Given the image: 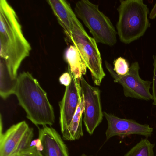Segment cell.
Masks as SVG:
<instances>
[{
    "label": "cell",
    "instance_id": "obj_1",
    "mask_svg": "<svg viewBox=\"0 0 156 156\" xmlns=\"http://www.w3.org/2000/svg\"><path fill=\"white\" fill-rule=\"evenodd\" d=\"M31 50L16 12L7 1L1 0L0 58L6 62L12 79H17L18 70Z\"/></svg>",
    "mask_w": 156,
    "mask_h": 156
},
{
    "label": "cell",
    "instance_id": "obj_2",
    "mask_svg": "<svg viewBox=\"0 0 156 156\" xmlns=\"http://www.w3.org/2000/svg\"><path fill=\"white\" fill-rule=\"evenodd\" d=\"M14 94L33 124L36 126H51L54 124V110L47 93L31 74L23 72L19 75Z\"/></svg>",
    "mask_w": 156,
    "mask_h": 156
},
{
    "label": "cell",
    "instance_id": "obj_3",
    "mask_svg": "<svg viewBox=\"0 0 156 156\" xmlns=\"http://www.w3.org/2000/svg\"><path fill=\"white\" fill-rule=\"evenodd\" d=\"M117 9V34L121 42L129 44L142 37L150 27L147 6L142 0H120Z\"/></svg>",
    "mask_w": 156,
    "mask_h": 156
},
{
    "label": "cell",
    "instance_id": "obj_4",
    "mask_svg": "<svg viewBox=\"0 0 156 156\" xmlns=\"http://www.w3.org/2000/svg\"><path fill=\"white\" fill-rule=\"evenodd\" d=\"M74 11L97 43L110 46L116 44L117 32L110 19L99 10L98 5L88 0H81L76 2Z\"/></svg>",
    "mask_w": 156,
    "mask_h": 156
},
{
    "label": "cell",
    "instance_id": "obj_5",
    "mask_svg": "<svg viewBox=\"0 0 156 156\" xmlns=\"http://www.w3.org/2000/svg\"><path fill=\"white\" fill-rule=\"evenodd\" d=\"M67 41L78 50L91 73L94 83L98 86H100L106 74L103 69L97 43L88 35L77 18L75 21L71 37Z\"/></svg>",
    "mask_w": 156,
    "mask_h": 156
},
{
    "label": "cell",
    "instance_id": "obj_6",
    "mask_svg": "<svg viewBox=\"0 0 156 156\" xmlns=\"http://www.w3.org/2000/svg\"><path fill=\"white\" fill-rule=\"evenodd\" d=\"M105 65L114 82L122 86L126 97L146 101L153 100L152 94L150 92L152 82L143 80L140 76V66L138 62L132 63L128 73L123 76L117 75L114 72L113 66L108 62L105 61Z\"/></svg>",
    "mask_w": 156,
    "mask_h": 156
},
{
    "label": "cell",
    "instance_id": "obj_7",
    "mask_svg": "<svg viewBox=\"0 0 156 156\" xmlns=\"http://www.w3.org/2000/svg\"><path fill=\"white\" fill-rule=\"evenodd\" d=\"M34 129L26 121L12 126L4 133L1 132L0 156L20 155L31 146Z\"/></svg>",
    "mask_w": 156,
    "mask_h": 156
},
{
    "label": "cell",
    "instance_id": "obj_8",
    "mask_svg": "<svg viewBox=\"0 0 156 156\" xmlns=\"http://www.w3.org/2000/svg\"><path fill=\"white\" fill-rule=\"evenodd\" d=\"M80 83L83 102V121L86 131L92 135L101 124L104 116L101 104V91L98 87L89 84L83 76L80 79Z\"/></svg>",
    "mask_w": 156,
    "mask_h": 156
},
{
    "label": "cell",
    "instance_id": "obj_9",
    "mask_svg": "<svg viewBox=\"0 0 156 156\" xmlns=\"http://www.w3.org/2000/svg\"><path fill=\"white\" fill-rule=\"evenodd\" d=\"M104 115L108 123L105 132L106 140L115 136L125 138L131 135L147 138L153 133V128L147 124H140L133 119L121 118L106 112H104Z\"/></svg>",
    "mask_w": 156,
    "mask_h": 156
},
{
    "label": "cell",
    "instance_id": "obj_10",
    "mask_svg": "<svg viewBox=\"0 0 156 156\" xmlns=\"http://www.w3.org/2000/svg\"><path fill=\"white\" fill-rule=\"evenodd\" d=\"M72 76V83L69 86L66 87L63 97L59 104L60 125L62 133L71 124L82 95L80 80L76 79L73 76Z\"/></svg>",
    "mask_w": 156,
    "mask_h": 156
},
{
    "label": "cell",
    "instance_id": "obj_11",
    "mask_svg": "<svg viewBox=\"0 0 156 156\" xmlns=\"http://www.w3.org/2000/svg\"><path fill=\"white\" fill-rule=\"evenodd\" d=\"M39 141L44 156H69L68 148L61 135L47 126L39 129Z\"/></svg>",
    "mask_w": 156,
    "mask_h": 156
},
{
    "label": "cell",
    "instance_id": "obj_12",
    "mask_svg": "<svg viewBox=\"0 0 156 156\" xmlns=\"http://www.w3.org/2000/svg\"><path fill=\"white\" fill-rule=\"evenodd\" d=\"M47 2L56 16L59 24L62 27L66 40H68L72 34L75 21L77 18L75 13L66 1L48 0Z\"/></svg>",
    "mask_w": 156,
    "mask_h": 156
},
{
    "label": "cell",
    "instance_id": "obj_13",
    "mask_svg": "<svg viewBox=\"0 0 156 156\" xmlns=\"http://www.w3.org/2000/svg\"><path fill=\"white\" fill-rule=\"evenodd\" d=\"M64 59L68 64V72L76 79L80 80L85 75L87 67L74 45H70L66 49Z\"/></svg>",
    "mask_w": 156,
    "mask_h": 156
},
{
    "label": "cell",
    "instance_id": "obj_14",
    "mask_svg": "<svg viewBox=\"0 0 156 156\" xmlns=\"http://www.w3.org/2000/svg\"><path fill=\"white\" fill-rule=\"evenodd\" d=\"M83 96L82 95L79 106L72 119L71 124L62 133L64 140L74 141L79 140L83 136Z\"/></svg>",
    "mask_w": 156,
    "mask_h": 156
},
{
    "label": "cell",
    "instance_id": "obj_15",
    "mask_svg": "<svg viewBox=\"0 0 156 156\" xmlns=\"http://www.w3.org/2000/svg\"><path fill=\"white\" fill-rule=\"evenodd\" d=\"M0 95L3 99H7L12 94H14L17 78L12 79L4 59L0 58Z\"/></svg>",
    "mask_w": 156,
    "mask_h": 156
},
{
    "label": "cell",
    "instance_id": "obj_16",
    "mask_svg": "<svg viewBox=\"0 0 156 156\" xmlns=\"http://www.w3.org/2000/svg\"><path fill=\"white\" fill-rule=\"evenodd\" d=\"M154 147L155 145L152 144L147 138L142 139L124 156H154Z\"/></svg>",
    "mask_w": 156,
    "mask_h": 156
},
{
    "label": "cell",
    "instance_id": "obj_17",
    "mask_svg": "<svg viewBox=\"0 0 156 156\" xmlns=\"http://www.w3.org/2000/svg\"><path fill=\"white\" fill-rule=\"evenodd\" d=\"M113 70L117 75L123 76L129 72L130 66L129 63L124 57H118L113 62Z\"/></svg>",
    "mask_w": 156,
    "mask_h": 156
},
{
    "label": "cell",
    "instance_id": "obj_18",
    "mask_svg": "<svg viewBox=\"0 0 156 156\" xmlns=\"http://www.w3.org/2000/svg\"><path fill=\"white\" fill-rule=\"evenodd\" d=\"M153 75L152 82V95L153 105L156 106V55H153Z\"/></svg>",
    "mask_w": 156,
    "mask_h": 156
},
{
    "label": "cell",
    "instance_id": "obj_19",
    "mask_svg": "<svg viewBox=\"0 0 156 156\" xmlns=\"http://www.w3.org/2000/svg\"><path fill=\"white\" fill-rule=\"evenodd\" d=\"M20 156H44L42 153L38 149L37 147L31 146L28 149L21 153Z\"/></svg>",
    "mask_w": 156,
    "mask_h": 156
},
{
    "label": "cell",
    "instance_id": "obj_20",
    "mask_svg": "<svg viewBox=\"0 0 156 156\" xmlns=\"http://www.w3.org/2000/svg\"><path fill=\"white\" fill-rule=\"evenodd\" d=\"M72 75L68 71V72L64 73L59 78V82L61 84L66 87L70 85L72 83Z\"/></svg>",
    "mask_w": 156,
    "mask_h": 156
},
{
    "label": "cell",
    "instance_id": "obj_21",
    "mask_svg": "<svg viewBox=\"0 0 156 156\" xmlns=\"http://www.w3.org/2000/svg\"><path fill=\"white\" fill-rule=\"evenodd\" d=\"M149 18L151 20H154L156 18V2L151 9V11L150 12Z\"/></svg>",
    "mask_w": 156,
    "mask_h": 156
},
{
    "label": "cell",
    "instance_id": "obj_22",
    "mask_svg": "<svg viewBox=\"0 0 156 156\" xmlns=\"http://www.w3.org/2000/svg\"><path fill=\"white\" fill-rule=\"evenodd\" d=\"M80 156H87V155H86L85 154H82V155H81Z\"/></svg>",
    "mask_w": 156,
    "mask_h": 156
},
{
    "label": "cell",
    "instance_id": "obj_23",
    "mask_svg": "<svg viewBox=\"0 0 156 156\" xmlns=\"http://www.w3.org/2000/svg\"><path fill=\"white\" fill-rule=\"evenodd\" d=\"M20 156V155H18V156Z\"/></svg>",
    "mask_w": 156,
    "mask_h": 156
},
{
    "label": "cell",
    "instance_id": "obj_24",
    "mask_svg": "<svg viewBox=\"0 0 156 156\" xmlns=\"http://www.w3.org/2000/svg\"></svg>",
    "mask_w": 156,
    "mask_h": 156
}]
</instances>
